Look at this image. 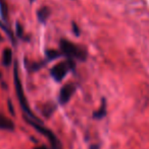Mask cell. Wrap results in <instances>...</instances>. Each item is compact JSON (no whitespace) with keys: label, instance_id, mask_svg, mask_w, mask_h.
<instances>
[{"label":"cell","instance_id":"obj_17","mask_svg":"<svg viewBox=\"0 0 149 149\" xmlns=\"http://www.w3.org/2000/svg\"><path fill=\"white\" fill-rule=\"evenodd\" d=\"M30 2H34V0H30Z\"/></svg>","mask_w":149,"mask_h":149},{"label":"cell","instance_id":"obj_4","mask_svg":"<svg viewBox=\"0 0 149 149\" xmlns=\"http://www.w3.org/2000/svg\"><path fill=\"white\" fill-rule=\"evenodd\" d=\"M25 119H26V121L28 122L31 126H33V127H34L35 129L39 132V133H41L42 135H44L45 137L48 138V140L50 141V143H51L53 149H59V142H58V140L56 139V137L53 135V133H52L50 130L46 129V128L42 125L41 122L40 121H33V120H30L28 118H25Z\"/></svg>","mask_w":149,"mask_h":149},{"label":"cell","instance_id":"obj_14","mask_svg":"<svg viewBox=\"0 0 149 149\" xmlns=\"http://www.w3.org/2000/svg\"><path fill=\"white\" fill-rule=\"evenodd\" d=\"M90 149H98V146L97 145H92Z\"/></svg>","mask_w":149,"mask_h":149},{"label":"cell","instance_id":"obj_13","mask_svg":"<svg viewBox=\"0 0 149 149\" xmlns=\"http://www.w3.org/2000/svg\"><path fill=\"white\" fill-rule=\"evenodd\" d=\"M72 26H73V31H74V33L76 36H80V33H81V31H80V29H79V26H78V24H76L75 22H72Z\"/></svg>","mask_w":149,"mask_h":149},{"label":"cell","instance_id":"obj_8","mask_svg":"<svg viewBox=\"0 0 149 149\" xmlns=\"http://www.w3.org/2000/svg\"><path fill=\"white\" fill-rule=\"evenodd\" d=\"M12 61V51L9 48H6L4 49L3 54H2V63H3L4 66L8 67L11 64Z\"/></svg>","mask_w":149,"mask_h":149},{"label":"cell","instance_id":"obj_11","mask_svg":"<svg viewBox=\"0 0 149 149\" xmlns=\"http://www.w3.org/2000/svg\"><path fill=\"white\" fill-rule=\"evenodd\" d=\"M46 56H47V59L48 60H54L56 58H58L60 56V53L56 50H52L49 49L46 51Z\"/></svg>","mask_w":149,"mask_h":149},{"label":"cell","instance_id":"obj_15","mask_svg":"<svg viewBox=\"0 0 149 149\" xmlns=\"http://www.w3.org/2000/svg\"><path fill=\"white\" fill-rule=\"evenodd\" d=\"M35 149H47L45 147V146H42V147H37V148H35Z\"/></svg>","mask_w":149,"mask_h":149},{"label":"cell","instance_id":"obj_16","mask_svg":"<svg viewBox=\"0 0 149 149\" xmlns=\"http://www.w3.org/2000/svg\"><path fill=\"white\" fill-rule=\"evenodd\" d=\"M2 42V37H1V35H0V43Z\"/></svg>","mask_w":149,"mask_h":149},{"label":"cell","instance_id":"obj_6","mask_svg":"<svg viewBox=\"0 0 149 149\" xmlns=\"http://www.w3.org/2000/svg\"><path fill=\"white\" fill-rule=\"evenodd\" d=\"M0 129L7 130V131H13L14 124L10 119L6 118L2 114H0Z\"/></svg>","mask_w":149,"mask_h":149},{"label":"cell","instance_id":"obj_5","mask_svg":"<svg viewBox=\"0 0 149 149\" xmlns=\"http://www.w3.org/2000/svg\"><path fill=\"white\" fill-rule=\"evenodd\" d=\"M75 92V85L72 84V83H68L66 84L64 87L60 90L59 93V102L61 104H66L68 100H71L72 95L74 94Z\"/></svg>","mask_w":149,"mask_h":149},{"label":"cell","instance_id":"obj_7","mask_svg":"<svg viewBox=\"0 0 149 149\" xmlns=\"http://www.w3.org/2000/svg\"><path fill=\"white\" fill-rule=\"evenodd\" d=\"M49 15H50V8L47 7V6H43V7H41L37 11L38 19H39V22H42V24H45L46 20L49 17Z\"/></svg>","mask_w":149,"mask_h":149},{"label":"cell","instance_id":"obj_2","mask_svg":"<svg viewBox=\"0 0 149 149\" xmlns=\"http://www.w3.org/2000/svg\"><path fill=\"white\" fill-rule=\"evenodd\" d=\"M13 79H14V86H16V95H18V100H20V106H22L24 112L28 115V116H26L25 118L33 120V121H39V120L34 116V114L31 112L30 108H29L28 102H27L26 96H25V93H24V88H23V85H22V82H20V76H18V64H16V63L14 64V68H13Z\"/></svg>","mask_w":149,"mask_h":149},{"label":"cell","instance_id":"obj_3","mask_svg":"<svg viewBox=\"0 0 149 149\" xmlns=\"http://www.w3.org/2000/svg\"><path fill=\"white\" fill-rule=\"evenodd\" d=\"M75 62L72 59H68L64 62H60L58 64L54 65L50 70V74L56 81H61L66 77L68 72L72 69H75Z\"/></svg>","mask_w":149,"mask_h":149},{"label":"cell","instance_id":"obj_10","mask_svg":"<svg viewBox=\"0 0 149 149\" xmlns=\"http://www.w3.org/2000/svg\"><path fill=\"white\" fill-rule=\"evenodd\" d=\"M106 115V102L105 100H102V104H101V107L98 111H96L95 113L93 114L94 118L95 119H102L104 116Z\"/></svg>","mask_w":149,"mask_h":149},{"label":"cell","instance_id":"obj_1","mask_svg":"<svg viewBox=\"0 0 149 149\" xmlns=\"http://www.w3.org/2000/svg\"><path fill=\"white\" fill-rule=\"evenodd\" d=\"M61 52L68 58V59H77L80 61H85L87 59L88 53L85 48L79 46L75 43L62 39L59 43Z\"/></svg>","mask_w":149,"mask_h":149},{"label":"cell","instance_id":"obj_9","mask_svg":"<svg viewBox=\"0 0 149 149\" xmlns=\"http://www.w3.org/2000/svg\"><path fill=\"white\" fill-rule=\"evenodd\" d=\"M0 15L2 19L6 22L8 18V7L6 0H0Z\"/></svg>","mask_w":149,"mask_h":149},{"label":"cell","instance_id":"obj_12","mask_svg":"<svg viewBox=\"0 0 149 149\" xmlns=\"http://www.w3.org/2000/svg\"><path fill=\"white\" fill-rule=\"evenodd\" d=\"M24 29H23L22 24H20V22H18L16 24V36H18V38H24Z\"/></svg>","mask_w":149,"mask_h":149}]
</instances>
